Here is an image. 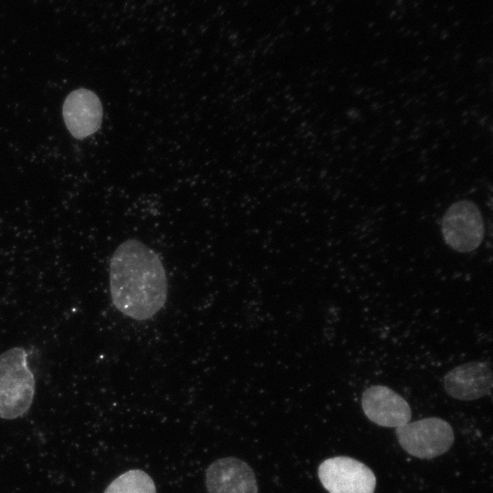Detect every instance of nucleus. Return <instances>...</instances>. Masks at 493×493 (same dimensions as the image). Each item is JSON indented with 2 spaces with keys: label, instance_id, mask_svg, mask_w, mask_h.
Instances as JSON below:
<instances>
[{
  "label": "nucleus",
  "instance_id": "6",
  "mask_svg": "<svg viewBox=\"0 0 493 493\" xmlns=\"http://www.w3.org/2000/svg\"><path fill=\"white\" fill-rule=\"evenodd\" d=\"M62 115L71 135L84 139L100 129L103 116L102 104L96 93L80 88L66 97Z\"/></svg>",
  "mask_w": 493,
  "mask_h": 493
},
{
  "label": "nucleus",
  "instance_id": "2",
  "mask_svg": "<svg viewBox=\"0 0 493 493\" xmlns=\"http://www.w3.org/2000/svg\"><path fill=\"white\" fill-rule=\"evenodd\" d=\"M36 389L27 352L13 347L0 354V418L15 419L28 411Z\"/></svg>",
  "mask_w": 493,
  "mask_h": 493
},
{
  "label": "nucleus",
  "instance_id": "8",
  "mask_svg": "<svg viewBox=\"0 0 493 493\" xmlns=\"http://www.w3.org/2000/svg\"><path fill=\"white\" fill-rule=\"evenodd\" d=\"M208 493H257L252 468L243 460L227 456L211 464L205 473Z\"/></svg>",
  "mask_w": 493,
  "mask_h": 493
},
{
  "label": "nucleus",
  "instance_id": "3",
  "mask_svg": "<svg viewBox=\"0 0 493 493\" xmlns=\"http://www.w3.org/2000/svg\"><path fill=\"white\" fill-rule=\"evenodd\" d=\"M400 446L413 456L429 459L446 453L454 443L451 425L438 417L406 423L395 429Z\"/></svg>",
  "mask_w": 493,
  "mask_h": 493
},
{
  "label": "nucleus",
  "instance_id": "7",
  "mask_svg": "<svg viewBox=\"0 0 493 493\" xmlns=\"http://www.w3.org/2000/svg\"><path fill=\"white\" fill-rule=\"evenodd\" d=\"M362 407L369 420L384 427H398L411 419L408 403L383 385H373L364 391Z\"/></svg>",
  "mask_w": 493,
  "mask_h": 493
},
{
  "label": "nucleus",
  "instance_id": "9",
  "mask_svg": "<svg viewBox=\"0 0 493 493\" xmlns=\"http://www.w3.org/2000/svg\"><path fill=\"white\" fill-rule=\"evenodd\" d=\"M444 385L446 393L453 398L463 401L476 400L490 391L492 373L485 362H470L447 372Z\"/></svg>",
  "mask_w": 493,
  "mask_h": 493
},
{
  "label": "nucleus",
  "instance_id": "5",
  "mask_svg": "<svg viewBox=\"0 0 493 493\" xmlns=\"http://www.w3.org/2000/svg\"><path fill=\"white\" fill-rule=\"evenodd\" d=\"M318 477L329 493H373L376 478L363 463L349 456H334L319 467Z\"/></svg>",
  "mask_w": 493,
  "mask_h": 493
},
{
  "label": "nucleus",
  "instance_id": "4",
  "mask_svg": "<svg viewBox=\"0 0 493 493\" xmlns=\"http://www.w3.org/2000/svg\"><path fill=\"white\" fill-rule=\"evenodd\" d=\"M442 233L446 243L457 252L477 248L484 238L485 226L476 204L461 200L450 205L442 219Z\"/></svg>",
  "mask_w": 493,
  "mask_h": 493
},
{
  "label": "nucleus",
  "instance_id": "1",
  "mask_svg": "<svg viewBox=\"0 0 493 493\" xmlns=\"http://www.w3.org/2000/svg\"><path fill=\"white\" fill-rule=\"evenodd\" d=\"M110 290L114 307L135 320L153 318L168 296L166 271L160 256L137 239H127L110 261Z\"/></svg>",
  "mask_w": 493,
  "mask_h": 493
},
{
  "label": "nucleus",
  "instance_id": "10",
  "mask_svg": "<svg viewBox=\"0 0 493 493\" xmlns=\"http://www.w3.org/2000/svg\"><path fill=\"white\" fill-rule=\"evenodd\" d=\"M104 493H156L152 478L140 469L129 470L115 478Z\"/></svg>",
  "mask_w": 493,
  "mask_h": 493
}]
</instances>
